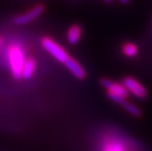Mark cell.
<instances>
[{
    "label": "cell",
    "instance_id": "cell-11",
    "mask_svg": "<svg viewBox=\"0 0 152 151\" xmlns=\"http://www.w3.org/2000/svg\"><path fill=\"white\" fill-rule=\"evenodd\" d=\"M122 107H124V109L129 113L131 116L133 117H140L141 116V110L139 107H137L136 105H134L133 103H130V102H128L126 101L122 105Z\"/></svg>",
    "mask_w": 152,
    "mask_h": 151
},
{
    "label": "cell",
    "instance_id": "cell-13",
    "mask_svg": "<svg viewBox=\"0 0 152 151\" xmlns=\"http://www.w3.org/2000/svg\"><path fill=\"white\" fill-rule=\"evenodd\" d=\"M3 43H4V39H3V37H2V36H0V47H2Z\"/></svg>",
    "mask_w": 152,
    "mask_h": 151
},
{
    "label": "cell",
    "instance_id": "cell-6",
    "mask_svg": "<svg viewBox=\"0 0 152 151\" xmlns=\"http://www.w3.org/2000/svg\"><path fill=\"white\" fill-rule=\"evenodd\" d=\"M44 11H45V7L43 5H37L34 7H32L30 10L17 16L14 18V23L18 26L26 25L37 19L39 16L42 15Z\"/></svg>",
    "mask_w": 152,
    "mask_h": 151
},
{
    "label": "cell",
    "instance_id": "cell-2",
    "mask_svg": "<svg viewBox=\"0 0 152 151\" xmlns=\"http://www.w3.org/2000/svg\"><path fill=\"white\" fill-rule=\"evenodd\" d=\"M7 60L11 74L15 79L22 78V70L26 61L24 49L18 43L11 44L7 48Z\"/></svg>",
    "mask_w": 152,
    "mask_h": 151
},
{
    "label": "cell",
    "instance_id": "cell-7",
    "mask_svg": "<svg viewBox=\"0 0 152 151\" xmlns=\"http://www.w3.org/2000/svg\"><path fill=\"white\" fill-rule=\"evenodd\" d=\"M65 66H66V68L69 70L73 76L78 79H84L87 76L85 69L83 68V66L73 58H69L66 62H65Z\"/></svg>",
    "mask_w": 152,
    "mask_h": 151
},
{
    "label": "cell",
    "instance_id": "cell-14",
    "mask_svg": "<svg viewBox=\"0 0 152 151\" xmlns=\"http://www.w3.org/2000/svg\"><path fill=\"white\" fill-rule=\"evenodd\" d=\"M104 1L107 3V4H110V3H112L114 0H104Z\"/></svg>",
    "mask_w": 152,
    "mask_h": 151
},
{
    "label": "cell",
    "instance_id": "cell-12",
    "mask_svg": "<svg viewBox=\"0 0 152 151\" xmlns=\"http://www.w3.org/2000/svg\"><path fill=\"white\" fill-rule=\"evenodd\" d=\"M120 1V3H122V4H124V5H126V4H128L129 2V0H119Z\"/></svg>",
    "mask_w": 152,
    "mask_h": 151
},
{
    "label": "cell",
    "instance_id": "cell-9",
    "mask_svg": "<svg viewBox=\"0 0 152 151\" xmlns=\"http://www.w3.org/2000/svg\"><path fill=\"white\" fill-rule=\"evenodd\" d=\"M36 60L33 58H26L23 70H22V78L24 79H29L33 77L35 71H36Z\"/></svg>",
    "mask_w": 152,
    "mask_h": 151
},
{
    "label": "cell",
    "instance_id": "cell-10",
    "mask_svg": "<svg viewBox=\"0 0 152 151\" xmlns=\"http://www.w3.org/2000/svg\"><path fill=\"white\" fill-rule=\"evenodd\" d=\"M121 51L124 56L128 58H134L139 53V47L137 46L132 42H126L122 45Z\"/></svg>",
    "mask_w": 152,
    "mask_h": 151
},
{
    "label": "cell",
    "instance_id": "cell-5",
    "mask_svg": "<svg viewBox=\"0 0 152 151\" xmlns=\"http://www.w3.org/2000/svg\"><path fill=\"white\" fill-rule=\"evenodd\" d=\"M123 85L126 87L129 93L133 95L139 99H144L148 96L147 88L140 83L139 80L132 77H125L122 80Z\"/></svg>",
    "mask_w": 152,
    "mask_h": 151
},
{
    "label": "cell",
    "instance_id": "cell-4",
    "mask_svg": "<svg viewBox=\"0 0 152 151\" xmlns=\"http://www.w3.org/2000/svg\"><path fill=\"white\" fill-rule=\"evenodd\" d=\"M41 44H42V47L48 53H49L55 59H57L60 63L65 64V62L70 58L66 49L50 37L46 36L42 38Z\"/></svg>",
    "mask_w": 152,
    "mask_h": 151
},
{
    "label": "cell",
    "instance_id": "cell-3",
    "mask_svg": "<svg viewBox=\"0 0 152 151\" xmlns=\"http://www.w3.org/2000/svg\"><path fill=\"white\" fill-rule=\"evenodd\" d=\"M100 84L107 89L108 98H110L116 104L122 106L127 101V98L129 97V93L123 83L114 82L108 78H102L100 80Z\"/></svg>",
    "mask_w": 152,
    "mask_h": 151
},
{
    "label": "cell",
    "instance_id": "cell-1",
    "mask_svg": "<svg viewBox=\"0 0 152 151\" xmlns=\"http://www.w3.org/2000/svg\"><path fill=\"white\" fill-rule=\"evenodd\" d=\"M134 143L120 134H105L99 144V151H134Z\"/></svg>",
    "mask_w": 152,
    "mask_h": 151
},
{
    "label": "cell",
    "instance_id": "cell-8",
    "mask_svg": "<svg viewBox=\"0 0 152 151\" xmlns=\"http://www.w3.org/2000/svg\"><path fill=\"white\" fill-rule=\"evenodd\" d=\"M82 36V28L79 25H73L67 30L66 39L70 45H77Z\"/></svg>",
    "mask_w": 152,
    "mask_h": 151
}]
</instances>
